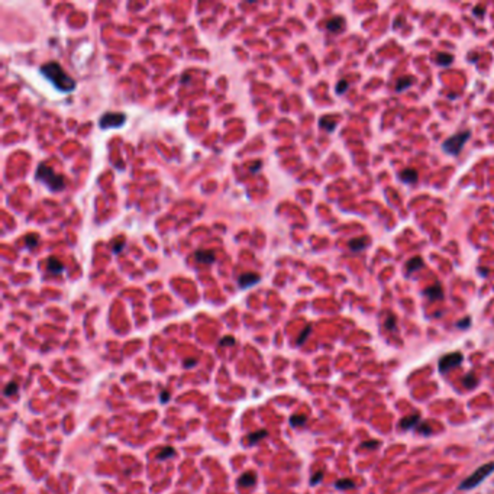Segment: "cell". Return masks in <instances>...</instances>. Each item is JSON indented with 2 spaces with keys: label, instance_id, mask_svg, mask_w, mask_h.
Wrapping results in <instances>:
<instances>
[{
  "label": "cell",
  "instance_id": "cell-1",
  "mask_svg": "<svg viewBox=\"0 0 494 494\" xmlns=\"http://www.w3.org/2000/svg\"><path fill=\"white\" fill-rule=\"evenodd\" d=\"M40 73L50 81L51 84L62 92V93H71L76 89V80L65 73V70L55 61L45 62L40 67Z\"/></svg>",
  "mask_w": 494,
  "mask_h": 494
},
{
  "label": "cell",
  "instance_id": "cell-2",
  "mask_svg": "<svg viewBox=\"0 0 494 494\" xmlns=\"http://www.w3.org/2000/svg\"><path fill=\"white\" fill-rule=\"evenodd\" d=\"M35 178L45 184L50 192H61L65 186V178L61 174H57L48 164L41 162L37 168Z\"/></svg>",
  "mask_w": 494,
  "mask_h": 494
},
{
  "label": "cell",
  "instance_id": "cell-3",
  "mask_svg": "<svg viewBox=\"0 0 494 494\" xmlns=\"http://www.w3.org/2000/svg\"><path fill=\"white\" fill-rule=\"evenodd\" d=\"M494 473V462H487L481 467H478L470 477H467L461 484H459V490H471L475 489L477 486H480L487 477H490Z\"/></svg>",
  "mask_w": 494,
  "mask_h": 494
},
{
  "label": "cell",
  "instance_id": "cell-4",
  "mask_svg": "<svg viewBox=\"0 0 494 494\" xmlns=\"http://www.w3.org/2000/svg\"><path fill=\"white\" fill-rule=\"evenodd\" d=\"M470 137H471L470 131L456 132L455 135L449 137L442 144V149H444L446 154H449V155H458L462 151V148L465 147V144L468 142Z\"/></svg>",
  "mask_w": 494,
  "mask_h": 494
},
{
  "label": "cell",
  "instance_id": "cell-5",
  "mask_svg": "<svg viewBox=\"0 0 494 494\" xmlns=\"http://www.w3.org/2000/svg\"><path fill=\"white\" fill-rule=\"evenodd\" d=\"M126 122V115L122 112H107L101 115L99 119L100 129H112V128H120Z\"/></svg>",
  "mask_w": 494,
  "mask_h": 494
},
{
  "label": "cell",
  "instance_id": "cell-6",
  "mask_svg": "<svg viewBox=\"0 0 494 494\" xmlns=\"http://www.w3.org/2000/svg\"><path fill=\"white\" fill-rule=\"evenodd\" d=\"M462 361H464V355H462V352H458V351H456V352L446 354V355H444V356L439 359V362H438L439 373L445 374V373L451 371L452 368L458 367V365H459Z\"/></svg>",
  "mask_w": 494,
  "mask_h": 494
},
{
  "label": "cell",
  "instance_id": "cell-7",
  "mask_svg": "<svg viewBox=\"0 0 494 494\" xmlns=\"http://www.w3.org/2000/svg\"><path fill=\"white\" fill-rule=\"evenodd\" d=\"M259 280H261V277H259V274H257V273H244V274H241L239 278H238V286H239L241 290H247L249 287L258 284Z\"/></svg>",
  "mask_w": 494,
  "mask_h": 494
},
{
  "label": "cell",
  "instance_id": "cell-8",
  "mask_svg": "<svg viewBox=\"0 0 494 494\" xmlns=\"http://www.w3.org/2000/svg\"><path fill=\"white\" fill-rule=\"evenodd\" d=\"M195 258L198 261V264H203V265H207V264H213L216 261V255L213 251H209V249H198L195 252Z\"/></svg>",
  "mask_w": 494,
  "mask_h": 494
},
{
  "label": "cell",
  "instance_id": "cell-9",
  "mask_svg": "<svg viewBox=\"0 0 494 494\" xmlns=\"http://www.w3.org/2000/svg\"><path fill=\"white\" fill-rule=\"evenodd\" d=\"M420 423V416L417 413H413V415H409L406 417H403L400 422H398V426L403 429V431H409L412 428H416L417 425Z\"/></svg>",
  "mask_w": 494,
  "mask_h": 494
},
{
  "label": "cell",
  "instance_id": "cell-10",
  "mask_svg": "<svg viewBox=\"0 0 494 494\" xmlns=\"http://www.w3.org/2000/svg\"><path fill=\"white\" fill-rule=\"evenodd\" d=\"M345 26V19L342 16H334L326 22V29L332 34H338L344 29Z\"/></svg>",
  "mask_w": 494,
  "mask_h": 494
},
{
  "label": "cell",
  "instance_id": "cell-11",
  "mask_svg": "<svg viewBox=\"0 0 494 494\" xmlns=\"http://www.w3.org/2000/svg\"><path fill=\"white\" fill-rule=\"evenodd\" d=\"M47 270H48L50 274H54V276L61 274V273L64 271V264H62L58 258L50 257V258L47 259Z\"/></svg>",
  "mask_w": 494,
  "mask_h": 494
},
{
  "label": "cell",
  "instance_id": "cell-12",
  "mask_svg": "<svg viewBox=\"0 0 494 494\" xmlns=\"http://www.w3.org/2000/svg\"><path fill=\"white\" fill-rule=\"evenodd\" d=\"M400 180L406 184H416L417 183V171L413 168H406L400 173Z\"/></svg>",
  "mask_w": 494,
  "mask_h": 494
},
{
  "label": "cell",
  "instance_id": "cell-13",
  "mask_svg": "<svg viewBox=\"0 0 494 494\" xmlns=\"http://www.w3.org/2000/svg\"><path fill=\"white\" fill-rule=\"evenodd\" d=\"M425 296L429 300H442L444 298V290L439 284L431 286L425 290Z\"/></svg>",
  "mask_w": 494,
  "mask_h": 494
},
{
  "label": "cell",
  "instance_id": "cell-14",
  "mask_svg": "<svg viewBox=\"0 0 494 494\" xmlns=\"http://www.w3.org/2000/svg\"><path fill=\"white\" fill-rule=\"evenodd\" d=\"M422 267H423V259H422L420 257H413V258L409 259L407 264H406V273H407V276H410L412 273L419 271Z\"/></svg>",
  "mask_w": 494,
  "mask_h": 494
},
{
  "label": "cell",
  "instance_id": "cell-15",
  "mask_svg": "<svg viewBox=\"0 0 494 494\" xmlns=\"http://www.w3.org/2000/svg\"><path fill=\"white\" fill-rule=\"evenodd\" d=\"M367 241H368V239H367L365 237L354 238V239H351V241H349L348 247H349V249H351V251H354V252H359V251L365 249V247H367Z\"/></svg>",
  "mask_w": 494,
  "mask_h": 494
},
{
  "label": "cell",
  "instance_id": "cell-16",
  "mask_svg": "<svg viewBox=\"0 0 494 494\" xmlns=\"http://www.w3.org/2000/svg\"><path fill=\"white\" fill-rule=\"evenodd\" d=\"M413 84V79L410 76H404V77H400L395 83V92L397 93H401L404 90H407L409 87H412Z\"/></svg>",
  "mask_w": 494,
  "mask_h": 494
},
{
  "label": "cell",
  "instance_id": "cell-17",
  "mask_svg": "<svg viewBox=\"0 0 494 494\" xmlns=\"http://www.w3.org/2000/svg\"><path fill=\"white\" fill-rule=\"evenodd\" d=\"M319 126L323 128V129L328 131V132H334L335 128H336V120H335V119H331L329 116H323V118L319 120Z\"/></svg>",
  "mask_w": 494,
  "mask_h": 494
},
{
  "label": "cell",
  "instance_id": "cell-18",
  "mask_svg": "<svg viewBox=\"0 0 494 494\" xmlns=\"http://www.w3.org/2000/svg\"><path fill=\"white\" fill-rule=\"evenodd\" d=\"M454 62V55L451 54H446V52H439L436 55V64L441 65V67H448Z\"/></svg>",
  "mask_w": 494,
  "mask_h": 494
},
{
  "label": "cell",
  "instance_id": "cell-19",
  "mask_svg": "<svg viewBox=\"0 0 494 494\" xmlns=\"http://www.w3.org/2000/svg\"><path fill=\"white\" fill-rule=\"evenodd\" d=\"M238 483H239V486L251 487V486L255 484V475H254L252 473H245V474H242V475L239 477Z\"/></svg>",
  "mask_w": 494,
  "mask_h": 494
},
{
  "label": "cell",
  "instance_id": "cell-20",
  "mask_svg": "<svg viewBox=\"0 0 494 494\" xmlns=\"http://www.w3.org/2000/svg\"><path fill=\"white\" fill-rule=\"evenodd\" d=\"M23 242H25V247L28 249H34V248L38 245V235L35 234H29L23 238Z\"/></svg>",
  "mask_w": 494,
  "mask_h": 494
},
{
  "label": "cell",
  "instance_id": "cell-21",
  "mask_svg": "<svg viewBox=\"0 0 494 494\" xmlns=\"http://www.w3.org/2000/svg\"><path fill=\"white\" fill-rule=\"evenodd\" d=\"M265 436H267V431H265V429H261V431H258V432L249 434V435H248V442H249V444H254V442H258L259 439H262V438H265Z\"/></svg>",
  "mask_w": 494,
  "mask_h": 494
},
{
  "label": "cell",
  "instance_id": "cell-22",
  "mask_svg": "<svg viewBox=\"0 0 494 494\" xmlns=\"http://www.w3.org/2000/svg\"><path fill=\"white\" fill-rule=\"evenodd\" d=\"M335 487H336V489H339V490H348V489H354V487H355V484H354V481H352V480H348V478H345V480H338V481H336V484H335Z\"/></svg>",
  "mask_w": 494,
  "mask_h": 494
},
{
  "label": "cell",
  "instance_id": "cell-23",
  "mask_svg": "<svg viewBox=\"0 0 494 494\" xmlns=\"http://www.w3.org/2000/svg\"><path fill=\"white\" fill-rule=\"evenodd\" d=\"M306 420H307V417L304 415H295V416L290 417V423L293 426H303L306 423Z\"/></svg>",
  "mask_w": 494,
  "mask_h": 494
},
{
  "label": "cell",
  "instance_id": "cell-24",
  "mask_svg": "<svg viewBox=\"0 0 494 494\" xmlns=\"http://www.w3.org/2000/svg\"><path fill=\"white\" fill-rule=\"evenodd\" d=\"M464 386H465L467 389H474V387L477 386V380H475V377H474L473 374H471V375L468 374V375L464 378Z\"/></svg>",
  "mask_w": 494,
  "mask_h": 494
},
{
  "label": "cell",
  "instance_id": "cell-25",
  "mask_svg": "<svg viewBox=\"0 0 494 494\" xmlns=\"http://www.w3.org/2000/svg\"><path fill=\"white\" fill-rule=\"evenodd\" d=\"M174 454H176V451H174L173 448H165V449H162V451L158 454L157 459H167V458H170V456L174 455Z\"/></svg>",
  "mask_w": 494,
  "mask_h": 494
},
{
  "label": "cell",
  "instance_id": "cell-26",
  "mask_svg": "<svg viewBox=\"0 0 494 494\" xmlns=\"http://www.w3.org/2000/svg\"><path fill=\"white\" fill-rule=\"evenodd\" d=\"M348 87H349V84H348L346 80H339L338 84H336V87H335V90H336L338 95H344L346 90H348Z\"/></svg>",
  "mask_w": 494,
  "mask_h": 494
},
{
  "label": "cell",
  "instance_id": "cell-27",
  "mask_svg": "<svg viewBox=\"0 0 494 494\" xmlns=\"http://www.w3.org/2000/svg\"><path fill=\"white\" fill-rule=\"evenodd\" d=\"M16 392H18V383L10 381V383L6 386V389H4V395H15Z\"/></svg>",
  "mask_w": 494,
  "mask_h": 494
},
{
  "label": "cell",
  "instance_id": "cell-28",
  "mask_svg": "<svg viewBox=\"0 0 494 494\" xmlns=\"http://www.w3.org/2000/svg\"><path fill=\"white\" fill-rule=\"evenodd\" d=\"M310 331H312V326H310V325L304 328L303 334H301V335H300V336L297 338V345H301V344H303V342L306 341V338H307V336L310 335Z\"/></svg>",
  "mask_w": 494,
  "mask_h": 494
},
{
  "label": "cell",
  "instance_id": "cell-29",
  "mask_svg": "<svg viewBox=\"0 0 494 494\" xmlns=\"http://www.w3.org/2000/svg\"><path fill=\"white\" fill-rule=\"evenodd\" d=\"M386 328L389 331H395V315H389L387 320H386Z\"/></svg>",
  "mask_w": 494,
  "mask_h": 494
},
{
  "label": "cell",
  "instance_id": "cell-30",
  "mask_svg": "<svg viewBox=\"0 0 494 494\" xmlns=\"http://www.w3.org/2000/svg\"><path fill=\"white\" fill-rule=\"evenodd\" d=\"M470 325H471V317H464L462 320H459L458 323H456V326L459 328V329H467V328H470Z\"/></svg>",
  "mask_w": 494,
  "mask_h": 494
},
{
  "label": "cell",
  "instance_id": "cell-31",
  "mask_svg": "<svg viewBox=\"0 0 494 494\" xmlns=\"http://www.w3.org/2000/svg\"><path fill=\"white\" fill-rule=\"evenodd\" d=\"M417 431L423 435H431L432 434V429L426 425V423H419L417 425Z\"/></svg>",
  "mask_w": 494,
  "mask_h": 494
},
{
  "label": "cell",
  "instance_id": "cell-32",
  "mask_svg": "<svg viewBox=\"0 0 494 494\" xmlns=\"http://www.w3.org/2000/svg\"><path fill=\"white\" fill-rule=\"evenodd\" d=\"M235 344V339L232 336H225L219 341V345L220 346H231Z\"/></svg>",
  "mask_w": 494,
  "mask_h": 494
},
{
  "label": "cell",
  "instance_id": "cell-33",
  "mask_svg": "<svg viewBox=\"0 0 494 494\" xmlns=\"http://www.w3.org/2000/svg\"><path fill=\"white\" fill-rule=\"evenodd\" d=\"M323 478V473L322 471H319V473H316L312 478H310V484L312 486H316L317 483H320V480Z\"/></svg>",
  "mask_w": 494,
  "mask_h": 494
},
{
  "label": "cell",
  "instance_id": "cell-34",
  "mask_svg": "<svg viewBox=\"0 0 494 494\" xmlns=\"http://www.w3.org/2000/svg\"><path fill=\"white\" fill-rule=\"evenodd\" d=\"M261 167H262L261 161H255V164L249 165V171H251V173H257V171H259V170H261Z\"/></svg>",
  "mask_w": 494,
  "mask_h": 494
},
{
  "label": "cell",
  "instance_id": "cell-35",
  "mask_svg": "<svg viewBox=\"0 0 494 494\" xmlns=\"http://www.w3.org/2000/svg\"><path fill=\"white\" fill-rule=\"evenodd\" d=\"M474 15H475L477 18H481V16L484 15V7H481V6H475V7H474Z\"/></svg>",
  "mask_w": 494,
  "mask_h": 494
},
{
  "label": "cell",
  "instance_id": "cell-36",
  "mask_svg": "<svg viewBox=\"0 0 494 494\" xmlns=\"http://www.w3.org/2000/svg\"><path fill=\"white\" fill-rule=\"evenodd\" d=\"M159 400H161V403H167L170 400V393L168 392H162L159 395Z\"/></svg>",
  "mask_w": 494,
  "mask_h": 494
},
{
  "label": "cell",
  "instance_id": "cell-37",
  "mask_svg": "<svg viewBox=\"0 0 494 494\" xmlns=\"http://www.w3.org/2000/svg\"><path fill=\"white\" fill-rule=\"evenodd\" d=\"M377 445H378V442H375V441H371V442H365V444H362V446H364V448H365V446H367V448H375Z\"/></svg>",
  "mask_w": 494,
  "mask_h": 494
},
{
  "label": "cell",
  "instance_id": "cell-38",
  "mask_svg": "<svg viewBox=\"0 0 494 494\" xmlns=\"http://www.w3.org/2000/svg\"><path fill=\"white\" fill-rule=\"evenodd\" d=\"M196 364V359L195 358H192V359H187V361H184V365H187V367H193Z\"/></svg>",
  "mask_w": 494,
  "mask_h": 494
},
{
  "label": "cell",
  "instance_id": "cell-39",
  "mask_svg": "<svg viewBox=\"0 0 494 494\" xmlns=\"http://www.w3.org/2000/svg\"><path fill=\"white\" fill-rule=\"evenodd\" d=\"M123 248H125V244H119L118 247L115 245V247H113V252H120V251H122Z\"/></svg>",
  "mask_w": 494,
  "mask_h": 494
},
{
  "label": "cell",
  "instance_id": "cell-40",
  "mask_svg": "<svg viewBox=\"0 0 494 494\" xmlns=\"http://www.w3.org/2000/svg\"><path fill=\"white\" fill-rule=\"evenodd\" d=\"M480 273H481V274H483V276H487V270H483V271H481V270H480Z\"/></svg>",
  "mask_w": 494,
  "mask_h": 494
},
{
  "label": "cell",
  "instance_id": "cell-41",
  "mask_svg": "<svg viewBox=\"0 0 494 494\" xmlns=\"http://www.w3.org/2000/svg\"><path fill=\"white\" fill-rule=\"evenodd\" d=\"M448 98H449V99H455V98H456V95H449Z\"/></svg>",
  "mask_w": 494,
  "mask_h": 494
}]
</instances>
